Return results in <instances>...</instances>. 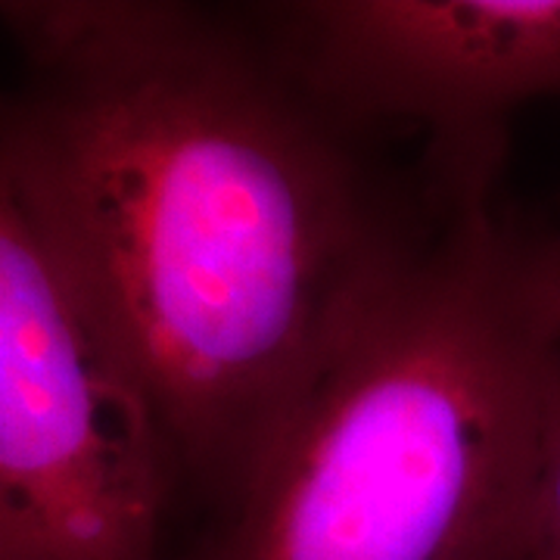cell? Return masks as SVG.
<instances>
[{
    "instance_id": "6da1fadb",
    "label": "cell",
    "mask_w": 560,
    "mask_h": 560,
    "mask_svg": "<svg viewBox=\"0 0 560 560\" xmlns=\"http://www.w3.org/2000/svg\"><path fill=\"white\" fill-rule=\"evenodd\" d=\"M0 168L180 486L228 511L430 231L249 13L7 0Z\"/></svg>"
},
{
    "instance_id": "7a4b0ae2",
    "label": "cell",
    "mask_w": 560,
    "mask_h": 560,
    "mask_svg": "<svg viewBox=\"0 0 560 560\" xmlns=\"http://www.w3.org/2000/svg\"><path fill=\"white\" fill-rule=\"evenodd\" d=\"M430 231L180 560H526L560 361L555 237L499 184H427Z\"/></svg>"
},
{
    "instance_id": "3957f363",
    "label": "cell",
    "mask_w": 560,
    "mask_h": 560,
    "mask_svg": "<svg viewBox=\"0 0 560 560\" xmlns=\"http://www.w3.org/2000/svg\"><path fill=\"white\" fill-rule=\"evenodd\" d=\"M180 474L0 168V560H180Z\"/></svg>"
},
{
    "instance_id": "277c9868",
    "label": "cell",
    "mask_w": 560,
    "mask_h": 560,
    "mask_svg": "<svg viewBox=\"0 0 560 560\" xmlns=\"http://www.w3.org/2000/svg\"><path fill=\"white\" fill-rule=\"evenodd\" d=\"M315 101L427 138V175H501L508 119L560 97V0H293L249 10Z\"/></svg>"
},
{
    "instance_id": "5b68a950",
    "label": "cell",
    "mask_w": 560,
    "mask_h": 560,
    "mask_svg": "<svg viewBox=\"0 0 560 560\" xmlns=\"http://www.w3.org/2000/svg\"><path fill=\"white\" fill-rule=\"evenodd\" d=\"M526 560H560V361L548 386Z\"/></svg>"
},
{
    "instance_id": "8992f818",
    "label": "cell",
    "mask_w": 560,
    "mask_h": 560,
    "mask_svg": "<svg viewBox=\"0 0 560 560\" xmlns=\"http://www.w3.org/2000/svg\"><path fill=\"white\" fill-rule=\"evenodd\" d=\"M555 265H558V278H560V234L555 237Z\"/></svg>"
}]
</instances>
